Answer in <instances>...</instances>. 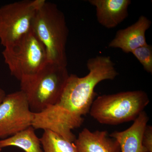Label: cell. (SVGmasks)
<instances>
[{
	"label": "cell",
	"instance_id": "cell-11",
	"mask_svg": "<svg viewBox=\"0 0 152 152\" xmlns=\"http://www.w3.org/2000/svg\"><path fill=\"white\" fill-rule=\"evenodd\" d=\"M148 121V115L143 111L127 129L121 132L115 131L109 136L118 142L121 152H145L142 138Z\"/></svg>",
	"mask_w": 152,
	"mask_h": 152
},
{
	"label": "cell",
	"instance_id": "cell-8",
	"mask_svg": "<svg viewBox=\"0 0 152 152\" xmlns=\"http://www.w3.org/2000/svg\"><path fill=\"white\" fill-rule=\"evenodd\" d=\"M149 19L144 15L139 17L134 23L118 30L110 43L109 48L121 49L126 53H132L136 49L146 45L145 33L151 25Z\"/></svg>",
	"mask_w": 152,
	"mask_h": 152
},
{
	"label": "cell",
	"instance_id": "cell-15",
	"mask_svg": "<svg viewBox=\"0 0 152 152\" xmlns=\"http://www.w3.org/2000/svg\"><path fill=\"white\" fill-rule=\"evenodd\" d=\"M142 144L145 152H152V127L147 125L142 138Z\"/></svg>",
	"mask_w": 152,
	"mask_h": 152
},
{
	"label": "cell",
	"instance_id": "cell-2",
	"mask_svg": "<svg viewBox=\"0 0 152 152\" xmlns=\"http://www.w3.org/2000/svg\"><path fill=\"white\" fill-rule=\"evenodd\" d=\"M31 30L45 48L49 61L67 66L69 30L64 15L56 5L44 0L33 19Z\"/></svg>",
	"mask_w": 152,
	"mask_h": 152
},
{
	"label": "cell",
	"instance_id": "cell-16",
	"mask_svg": "<svg viewBox=\"0 0 152 152\" xmlns=\"http://www.w3.org/2000/svg\"><path fill=\"white\" fill-rule=\"evenodd\" d=\"M6 96V93L4 90L0 88V104L2 102L3 100L5 97Z\"/></svg>",
	"mask_w": 152,
	"mask_h": 152
},
{
	"label": "cell",
	"instance_id": "cell-12",
	"mask_svg": "<svg viewBox=\"0 0 152 152\" xmlns=\"http://www.w3.org/2000/svg\"><path fill=\"white\" fill-rule=\"evenodd\" d=\"M9 146L18 147L25 152H43L41 148L40 138L36 135L35 129L32 126L0 141L1 148Z\"/></svg>",
	"mask_w": 152,
	"mask_h": 152
},
{
	"label": "cell",
	"instance_id": "cell-10",
	"mask_svg": "<svg viewBox=\"0 0 152 152\" xmlns=\"http://www.w3.org/2000/svg\"><path fill=\"white\" fill-rule=\"evenodd\" d=\"M74 143L78 152H121L118 142L107 131L93 132L85 128Z\"/></svg>",
	"mask_w": 152,
	"mask_h": 152
},
{
	"label": "cell",
	"instance_id": "cell-6",
	"mask_svg": "<svg viewBox=\"0 0 152 152\" xmlns=\"http://www.w3.org/2000/svg\"><path fill=\"white\" fill-rule=\"evenodd\" d=\"M44 0H24L0 8V41L7 48L31 29L33 19Z\"/></svg>",
	"mask_w": 152,
	"mask_h": 152
},
{
	"label": "cell",
	"instance_id": "cell-14",
	"mask_svg": "<svg viewBox=\"0 0 152 152\" xmlns=\"http://www.w3.org/2000/svg\"><path fill=\"white\" fill-rule=\"evenodd\" d=\"M132 53L137 58L147 72L152 74V46L147 44L136 49Z\"/></svg>",
	"mask_w": 152,
	"mask_h": 152
},
{
	"label": "cell",
	"instance_id": "cell-7",
	"mask_svg": "<svg viewBox=\"0 0 152 152\" xmlns=\"http://www.w3.org/2000/svg\"><path fill=\"white\" fill-rule=\"evenodd\" d=\"M34 115L21 90L6 95L0 104V139L7 138L32 126Z\"/></svg>",
	"mask_w": 152,
	"mask_h": 152
},
{
	"label": "cell",
	"instance_id": "cell-13",
	"mask_svg": "<svg viewBox=\"0 0 152 152\" xmlns=\"http://www.w3.org/2000/svg\"><path fill=\"white\" fill-rule=\"evenodd\" d=\"M40 140L43 152H78L74 142L51 131L44 130Z\"/></svg>",
	"mask_w": 152,
	"mask_h": 152
},
{
	"label": "cell",
	"instance_id": "cell-5",
	"mask_svg": "<svg viewBox=\"0 0 152 152\" xmlns=\"http://www.w3.org/2000/svg\"><path fill=\"white\" fill-rule=\"evenodd\" d=\"M2 55L11 75L20 81L37 73L48 61L45 48L31 29Z\"/></svg>",
	"mask_w": 152,
	"mask_h": 152
},
{
	"label": "cell",
	"instance_id": "cell-4",
	"mask_svg": "<svg viewBox=\"0 0 152 152\" xmlns=\"http://www.w3.org/2000/svg\"><path fill=\"white\" fill-rule=\"evenodd\" d=\"M149 102L142 90L103 95L95 99L89 113L100 124L116 125L134 121Z\"/></svg>",
	"mask_w": 152,
	"mask_h": 152
},
{
	"label": "cell",
	"instance_id": "cell-17",
	"mask_svg": "<svg viewBox=\"0 0 152 152\" xmlns=\"http://www.w3.org/2000/svg\"><path fill=\"white\" fill-rule=\"evenodd\" d=\"M2 148H0V152H1V151Z\"/></svg>",
	"mask_w": 152,
	"mask_h": 152
},
{
	"label": "cell",
	"instance_id": "cell-1",
	"mask_svg": "<svg viewBox=\"0 0 152 152\" xmlns=\"http://www.w3.org/2000/svg\"><path fill=\"white\" fill-rule=\"evenodd\" d=\"M87 75L69 76L58 101L39 113V118L46 127L61 134H69L80 127L84 116L89 113L96 94L95 87L101 82L113 80L118 72L108 56H98L88 60Z\"/></svg>",
	"mask_w": 152,
	"mask_h": 152
},
{
	"label": "cell",
	"instance_id": "cell-3",
	"mask_svg": "<svg viewBox=\"0 0 152 152\" xmlns=\"http://www.w3.org/2000/svg\"><path fill=\"white\" fill-rule=\"evenodd\" d=\"M69 76L66 66L48 61L37 73L22 79L20 90L26 96L31 111L40 113L56 103Z\"/></svg>",
	"mask_w": 152,
	"mask_h": 152
},
{
	"label": "cell",
	"instance_id": "cell-9",
	"mask_svg": "<svg viewBox=\"0 0 152 152\" xmlns=\"http://www.w3.org/2000/svg\"><path fill=\"white\" fill-rule=\"evenodd\" d=\"M96 8L97 20L108 29L115 28L127 18L130 0H89Z\"/></svg>",
	"mask_w": 152,
	"mask_h": 152
}]
</instances>
